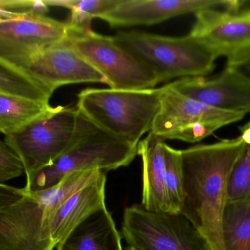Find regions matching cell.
Wrapping results in <instances>:
<instances>
[{"mask_svg":"<svg viewBox=\"0 0 250 250\" xmlns=\"http://www.w3.org/2000/svg\"><path fill=\"white\" fill-rule=\"evenodd\" d=\"M122 233L136 250H209L202 236L181 213H154L141 204L125 208Z\"/></svg>","mask_w":250,"mask_h":250,"instance_id":"8","label":"cell"},{"mask_svg":"<svg viewBox=\"0 0 250 250\" xmlns=\"http://www.w3.org/2000/svg\"><path fill=\"white\" fill-rule=\"evenodd\" d=\"M24 173L20 159L11 148L0 140V182L19 177Z\"/></svg>","mask_w":250,"mask_h":250,"instance_id":"25","label":"cell"},{"mask_svg":"<svg viewBox=\"0 0 250 250\" xmlns=\"http://www.w3.org/2000/svg\"><path fill=\"white\" fill-rule=\"evenodd\" d=\"M65 41L111 89H153L160 83L155 73L120 46L114 37L68 26Z\"/></svg>","mask_w":250,"mask_h":250,"instance_id":"6","label":"cell"},{"mask_svg":"<svg viewBox=\"0 0 250 250\" xmlns=\"http://www.w3.org/2000/svg\"><path fill=\"white\" fill-rule=\"evenodd\" d=\"M123 250H136L135 249V248H132V247H126V248H125V249H123Z\"/></svg>","mask_w":250,"mask_h":250,"instance_id":"30","label":"cell"},{"mask_svg":"<svg viewBox=\"0 0 250 250\" xmlns=\"http://www.w3.org/2000/svg\"><path fill=\"white\" fill-rule=\"evenodd\" d=\"M48 7L45 0H0V17L17 16L29 13L46 15Z\"/></svg>","mask_w":250,"mask_h":250,"instance_id":"24","label":"cell"},{"mask_svg":"<svg viewBox=\"0 0 250 250\" xmlns=\"http://www.w3.org/2000/svg\"><path fill=\"white\" fill-rule=\"evenodd\" d=\"M241 137L246 145H250V121L239 128Z\"/></svg>","mask_w":250,"mask_h":250,"instance_id":"28","label":"cell"},{"mask_svg":"<svg viewBox=\"0 0 250 250\" xmlns=\"http://www.w3.org/2000/svg\"><path fill=\"white\" fill-rule=\"evenodd\" d=\"M165 144V140L149 132L138 145L143 164L141 205L151 212H170L166 187Z\"/></svg>","mask_w":250,"mask_h":250,"instance_id":"16","label":"cell"},{"mask_svg":"<svg viewBox=\"0 0 250 250\" xmlns=\"http://www.w3.org/2000/svg\"><path fill=\"white\" fill-rule=\"evenodd\" d=\"M189 35L228 60L250 49V9H208L195 13Z\"/></svg>","mask_w":250,"mask_h":250,"instance_id":"12","label":"cell"},{"mask_svg":"<svg viewBox=\"0 0 250 250\" xmlns=\"http://www.w3.org/2000/svg\"><path fill=\"white\" fill-rule=\"evenodd\" d=\"M246 144L241 136L181 151L184 201L179 213L209 250H225L222 219L227 205L229 177Z\"/></svg>","mask_w":250,"mask_h":250,"instance_id":"1","label":"cell"},{"mask_svg":"<svg viewBox=\"0 0 250 250\" xmlns=\"http://www.w3.org/2000/svg\"><path fill=\"white\" fill-rule=\"evenodd\" d=\"M24 70L53 92L63 85L86 83L106 85L104 76L86 63L65 39L39 53Z\"/></svg>","mask_w":250,"mask_h":250,"instance_id":"14","label":"cell"},{"mask_svg":"<svg viewBox=\"0 0 250 250\" xmlns=\"http://www.w3.org/2000/svg\"><path fill=\"white\" fill-rule=\"evenodd\" d=\"M166 187L171 213H179L184 201L181 151L165 144Z\"/></svg>","mask_w":250,"mask_h":250,"instance_id":"22","label":"cell"},{"mask_svg":"<svg viewBox=\"0 0 250 250\" xmlns=\"http://www.w3.org/2000/svg\"><path fill=\"white\" fill-rule=\"evenodd\" d=\"M67 22L41 13L0 17V59L24 70L34 57L67 36Z\"/></svg>","mask_w":250,"mask_h":250,"instance_id":"9","label":"cell"},{"mask_svg":"<svg viewBox=\"0 0 250 250\" xmlns=\"http://www.w3.org/2000/svg\"><path fill=\"white\" fill-rule=\"evenodd\" d=\"M105 183L106 172L100 171L53 213L48 228L55 248L83 220L105 206Z\"/></svg>","mask_w":250,"mask_h":250,"instance_id":"15","label":"cell"},{"mask_svg":"<svg viewBox=\"0 0 250 250\" xmlns=\"http://www.w3.org/2000/svg\"><path fill=\"white\" fill-rule=\"evenodd\" d=\"M226 67L250 81V49L229 59Z\"/></svg>","mask_w":250,"mask_h":250,"instance_id":"27","label":"cell"},{"mask_svg":"<svg viewBox=\"0 0 250 250\" xmlns=\"http://www.w3.org/2000/svg\"><path fill=\"white\" fill-rule=\"evenodd\" d=\"M0 92L49 103L54 92L25 70L0 59Z\"/></svg>","mask_w":250,"mask_h":250,"instance_id":"20","label":"cell"},{"mask_svg":"<svg viewBox=\"0 0 250 250\" xmlns=\"http://www.w3.org/2000/svg\"><path fill=\"white\" fill-rule=\"evenodd\" d=\"M25 195L24 188L19 189L0 183V213L20 201Z\"/></svg>","mask_w":250,"mask_h":250,"instance_id":"26","label":"cell"},{"mask_svg":"<svg viewBox=\"0 0 250 250\" xmlns=\"http://www.w3.org/2000/svg\"><path fill=\"white\" fill-rule=\"evenodd\" d=\"M179 93L213 108L250 113V81L226 67L212 78H184L169 83Z\"/></svg>","mask_w":250,"mask_h":250,"instance_id":"13","label":"cell"},{"mask_svg":"<svg viewBox=\"0 0 250 250\" xmlns=\"http://www.w3.org/2000/svg\"><path fill=\"white\" fill-rule=\"evenodd\" d=\"M222 236L225 250H250V198L228 201Z\"/></svg>","mask_w":250,"mask_h":250,"instance_id":"19","label":"cell"},{"mask_svg":"<svg viewBox=\"0 0 250 250\" xmlns=\"http://www.w3.org/2000/svg\"><path fill=\"white\" fill-rule=\"evenodd\" d=\"M250 9V0H239V10H249Z\"/></svg>","mask_w":250,"mask_h":250,"instance_id":"29","label":"cell"},{"mask_svg":"<svg viewBox=\"0 0 250 250\" xmlns=\"http://www.w3.org/2000/svg\"><path fill=\"white\" fill-rule=\"evenodd\" d=\"M238 0H119L99 18L112 27L151 26L208 9L237 10Z\"/></svg>","mask_w":250,"mask_h":250,"instance_id":"11","label":"cell"},{"mask_svg":"<svg viewBox=\"0 0 250 250\" xmlns=\"http://www.w3.org/2000/svg\"><path fill=\"white\" fill-rule=\"evenodd\" d=\"M116 42L149 68L159 82L176 78L198 77L214 70L218 58L190 35L168 37L148 32H120Z\"/></svg>","mask_w":250,"mask_h":250,"instance_id":"3","label":"cell"},{"mask_svg":"<svg viewBox=\"0 0 250 250\" xmlns=\"http://www.w3.org/2000/svg\"><path fill=\"white\" fill-rule=\"evenodd\" d=\"M87 123L77 109L59 106L21 130L5 136L4 142L23 164L26 184L64 154Z\"/></svg>","mask_w":250,"mask_h":250,"instance_id":"4","label":"cell"},{"mask_svg":"<svg viewBox=\"0 0 250 250\" xmlns=\"http://www.w3.org/2000/svg\"><path fill=\"white\" fill-rule=\"evenodd\" d=\"M48 209L32 192L0 213V250H53Z\"/></svg>","mask_w":250,"mask_h":250,"instance_id":"10","label":"cell"},{"mask_svg":"<svg viewBox=\"0 0 250 250\" xmlns=\"http://www.w3.org/2000/svg\"><path fill=\"white\" fill-rule=\"evenodd\" d=\"M250 198V145L245 148L236 160L228 186L229 201Z\"/></svg>","mask_w":250,"mask_h":250,"instance_id":"23","label":"cell"},{"mask_svg":"<svg viewBox=\"0 0 250 250\" xmlns=\"http://www.w3.org/2000/svg\"><path fill=\"white\" fill-rule=\"evenodd\" d=\"M138 155V145H131L87 124L73 145L52 164L38 172L25 186L26 192L45 190L73 172H106L129 165Z\"/></svg>","mask_w":250,"mask_h":250,"instance_id":"5","label":"cell"},{"mask_svg":"<svg viewBox=\"0 0 250 250\" xmlns=\"http://www.w3.org/2000/svg\"><path fill=\"white\" fill-rule=\"evenodd\" d=\"M57 250H123L121 236L106 206L83 220Z\"/></svg>","mask_w":250,"mask_h":250,"instance_id":"17","label":"cell"},{"mask_svg":"<svg viewBox=\"0 0 250 250\" xmlns=\"http://www.w3.org/2000/svg\"><path fill=\"white\" fill-rule=\"evenodd\" d=\"M245 116L206 105L179 93L167 84L162 87L160 109L151 132L165 141L195 143Z\"/></svg>","mask_w":250,"mask_h":250,"instance_id":"7","label":"cell"},{"mask_svg":"<svg viewBox=\"0 0 250 250\" xmlns=\"http://www.w3.org/2000/svg\"><path fill=\"white\" fill-rule=\"evenodd\" d=\"M52 109L48 102L0 92V134L15 133Z\"/></svg>","mask_w":250,"mask_h":250,"instance_id":"18","label":"cell"},{"mask_svg":"<svg viewBox=\"0 0 250 250\" xmlns=\"http://www.w3.org/2000/svg\"><path fill=\"white\" fill-rule=\"evenodd\" d=\"M48 7H62L70 10L67 23L71 27L81 29H91L95 19L115 7L119 0H45Z\"/></svg>","mask_w":250,"mask_h":250,"instance_id":"21","label":"cell"},{"mask_svg":"<svg viewBox=\"0 0 250 250\" xmlns=\"http://www.w3.org/2000/svg\"><path fill=\"white\" fill-rule=\"evenodd\" d=\"M162 88L147 90L88 88L78 95L76 109L110 136L138 145L151 132L160 109Z\"/></svg>","mask_w":250,"mask_h":250,"instance_id":"2","label":"cell"}]
</instances>
